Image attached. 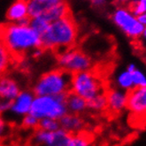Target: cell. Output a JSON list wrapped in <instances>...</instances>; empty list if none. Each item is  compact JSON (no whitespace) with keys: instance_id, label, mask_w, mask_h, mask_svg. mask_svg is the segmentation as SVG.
Returning <instances> with one entry per match:
<instances>
[{"instance_id":"cell-1","label":"cell","mask_w":146,"mask_h":146,"mask_svg":"<svg viewBox=\"0 0 146 146\" xmlns=\"http://www.w3.org/2000/svg\"><path fill=\"white\" fill-rule=\"evenodd\" d=\"M0 36L3 44L9 50L15 60L42 47L41 36L29 24L10 22L0 25Z\"/></svg>"},{"instance_id":"cell-2","label":"cell","mask_w":146,"mask_h":146,"mask_svg":"<svg viewBox=\"0 0 146 146\" xmlns=\"http://www.w3.org/2000/svg\"><path fill=\"white\" fill-rule=\"evenodd\" d=\"M78 40V25L71 13L50 22L47 31L41 36L42 48L58 53L74 47Z\"/></svg>"},{"instance_id":"cell-3","label":"cell","mask_w":146,"mask_h":146,"mask_svg":"<svg viewBox=\"0 0 146 146\" xmlns=\"http://www.w3.org/2000/svg\"><path fill=\"white\" fill-rule=\"evenodd\" d=\"M72 74L61 68L49 71L36 81L33 88L36 96L66 95L70 92Z\"/></svg>"},{"instance_id":"cell-4","label":"cell","mask_w":146,"mask_h":146,"mask_svg":"<svg viewBox=\"0 0 146 146\" xmlns=\"http://www.w3.org/2000/svg\"><path fill=\"white\" fill-rule=\"evenodd\" d=\"M106 85L97 70L90 69L72 74L70 91L85 100L106 93Z\"/></svg>"},{"instance_id":"cell-5","label":"cell","mask_w":146,"mask_h":146,"mask_svg":"<svg viewBox=\"0 0 146 146\" xmlns=\"http://www.w3.org/2000/svg\"><path fill=\"white\" fill-rule=\"evenodd\" d=\"M66 96H35L31 106L30 113L38 119L50 118L60 119L67 109L66 106Z\"/></svg>"},{"instance_id":"cell-6","label":"cell","mask_w":146,"mask_h":146,"mask_svg":"<svg viewBox=\"0 0 146 146\" xmlns=\"http://www.w3.org/2000/svg\"><path fill=\"white\" fill-rule=\"evenodd\" d=\"M111 21L132 40H139L146 36V27L137 21L136 16L127 6L117 7L111 13Z\"/></svg>"},{"instance_id":"cell-7","label":"cell","mask_w":146,"mask_h":146,"mask_svg":"<svg viewBox=\"0 0 146 146\" xmlns=\"http://www.w3.org/2000/svg\"><path fill=\"white\" fill-rule=\"evenodd\" d=\"M57 54L59 68L71 74L93 69L94 63L90 56L75 46L64 50Z\"/></svg>"},{"instance_id":"cell-8","label":"cell","mask_w":146,"mask_h":146,"mask_svg":"<svg viewBox=\"0 0 146 146\" xmlns=\"http://www.w3.org/2000/svg\"><path fill=\"white\" fill-rule=\"evenodd\" d=\"M72 135L62 128L52 132L36 128L34 130L32 142L36 146H70Z\"/></svg>"},{"instance_id":"cell-9","label":"cell","mask_w":146,"mask_h":146,"mask_svg":"<svg viewBox=\"0 0 146 146\" xmlns=\"http://www.w3.org/2000/svg\"><path fill=\"white\" fill-rule=\"evenodd\" d=\"M21 90L20 85L12 77L5 74L0 77V115L7 113Z\"/></svg>"},{"instance_id":"cell-10","label":"cell","mask_w":146,"mask_h":146,"mask_svg":"<svg viewBox=\"0 0 146 146\" xmlns=\"http://www.w3.org/2000/svg\"><path fill=\"white\" fill-rule=\"evenodd\" d=\"M136 118H143L146 113V88H134L127 92V108Z\"/></svg>"},{"instance_id":"cell-11","label":"cell","mask_w":146,"mask_h":146,"mask_svg":"<svg viewBox=\"0 0 146 146\" xmlns=\"http://www.w3.org/2000/svg\"><path fill=\"white\" fill-rule=\"evenodd\" d=\"M35 94L30 90H21L17 97L13 100L11 106L8 110L13 118L21 119L30 113L31 106L35 98Z\"/></svg>"},{"instance_id":"cell-12","label":"cell","mask_w":146,"mask_h":146,"mask_svg":"<svg viewBox=\"0 0 146 146\" xmlns=\"http://www.w3.org/2000/svg\"><path fill=\"white\" fill-rule=\"evenodd\" d=\"M106 110L111 113H121L127 108V92L118 88L106 90Z\"/></svg>"},{"instance_id":"cell-13","label":"cell","mask_w":146,"mask_h":146,"mask_svg":"<svg viewBox=\"0 0 146 146\" xmlns=\"http://www.w3.org/2000/svg\"><path fill=\"white\" fill-rule=\"evenodd\" d=\"M60 128L71 135L82 133L85 128V121L79 114L67 113L59 119Z\"/></svg>"},{"instance_id":"cell-14","label":"cell","mask_w":146,"mask_h":146,"mask_svg":"<svg viewBox=\"0 0 146 146\" xmlns=\"http://www.w3.org/2000/svg\"><path fill=\"white\" fill-rule=\"evenodd\" d=\"M6 17L10 22L15 23L30 19L29 17L27 0H15L8 9Z\"/></svg>"},{"instance_id":"cell-15","label":"cell","mask_w":146,"mask_h":146,"mask_svg":"<svg viewBox=\"0 0 146 146\" xmlns=\"http://www.w3.org/2000/svg\"><path fill=\"white\" fill-rule=\"evenodd\" d=\"M66 106L67 113L81 115L88 111L87 100L71 91L68 92L66 96Z\"/></svg>"},{"instance_id":"cell-16","label":"cell","mask_w":146,"mask_h":146,"mask_svg":"<svg viewBox=\"0 0 146 146\" xmlns=\"http://www.w3.org/2000/svg\"><path fill=\"white\" fill-rule=\"evenodd\" d=\"M71 13L70 7L68 4L65 1H62L57 5H54L50 6L49 9L42 15L44 19H46L49 22H53L55 21H58L63 17Z\"/></svg>"},{"instance_id":"cell-17","label":"cell","mask_w":146,"mask_h":146,"mask_svg":"<svg viewBox=\"0 0 146 146\" xmlns=\"http://www.w3.org/2000/svg\"><path fill=\"white\" fill-rule=\"evenodd\" d=\"M14 62L15 59L9 52V50L5 48L3 42L0 44V77L5 74L8 68Z\"/></svg>"},{"instance_id":"cell-18","label":"cell","mask_w":146,"mask_h":146,"mask_svg":"<svg viewBox=\"0 0 146 146\" xmlns=\"http://www.w3.org/2000/svg\"><path fill=\"white\" fill-rule=\"evenodd\" d=\"M116 85L118 89L124 90L126 92L134 89L135 87H134L133 79L130 72L125 70L121 74H119L118 76L116 77Z\"/></svg>"},{"instance_id":"cell-19","label":"cell","mask_w":146,"mask_h":146,"mask_svg":"<svg viewBox=\"0 0 146 146\" xmlns=\"http://www.w3.org/2000/svg\"><path fill=\"white\" fill-rule=\"evenodd\" d=\"M127 70L130 72L135 88H146V78L144 74L136 67L135 64H129Z\"/></svg>"},{"instance_id":"cell-20","label":"cell","mask_w":146,"mask_h":146,"mask_svg":"<svg viewBox=\"0 0 146 146\" xmlns=\"http://www.w3.org/2000/svg\"><path fill=\"white\" fill-rule=\"evenodd\" d=\"M88 110L94 111V113H101L106 110V94H100V95L93 98L87 101Z\"/></svg>"},{"instance_id":"cell-21","label":"cell","mask_w":146,"mask_h":146,"mask_svg":"<svg viewBox=\"0 0 146 146\" xmlns=\"http://www.w3.org/2000/svg\"><path fill=\"white\" fill-rule=\"evenodd\" d=\"M50 22H49L44 17H36L29 20V26L35 30L40 36H42L47 31Z\"/></svg>"},{"instance_id":"cell-22","label":"cell","mask_w":146,"mask_h":146,"mask_svg":"<svg viewBox=\"0 0 146 146\" xmlns=\"http://www.w3.org/2000/svg\"><path fill=\"white\" fill-rule=\"evenodd\" d=\"M38 128L44 131L52 132L56 131L60 128V124H59L58 119H50V118H44L39 119Z\"/></svg>"},{"instance_id":"cell-23","label":"cell","mask_w":146,"mask_h":146,"mask_svg":"<svg viewBox=\"0 0 146 146\" xmlns=\"http://www.w3.org/2000/svg\"><path fill=\"white\" fill-rule=\"evenodd\" d=\"M128 9H129L135 16L146 13V0H129Z\"/></svg>"},{"instance_id":"cell-24","label":"cell","mask_w":146,"mask_h":146,"mask_svg":"<svg viewBox=\"0 0 146 146\" xmlns=\"http://www.w3.org/2000/svg\"><path fill=\"white\" fill-rule=\"evenodd\" d=\"M70 146H92V143L90 137L82 132L72 135Z\"/></svg>"},{"instance_id":"cell-25","label":"cell","mask_w":146,"mask_h":146,"mask_svg":"<svg viewBox=\"0 0 146 146\" xmlns=\"http://www.w3.org/2000/svg\"><path fill=\"white\" fill-rule=\"evenodd\" d=\"M39 119L30 113L21 118V126L29 130H36L38 128Z\"/></svg>"},{"instance_id":"cell-26","label":"cell","mask_w":146,"mask_h":146,"mask_svg":"<svg viewBox=\"0 0 146 146\" xmlns=\"http://www.w3.org/2000/svg\"><path fill=\"white\" fill-rule=\"evenodd\" d=\"M8 132H9V125L2 115H0V139L4 138Z\"/></svg>"},{"instance_id":"cell-27","label":"cell","mask_w":146,"mask_h":146,"mask_svg":"<svg viewBox=\"0 0 146 146\" xmlns=\"http://www.w3.org/2000/svg\"><path fill=\"white\" fill-rule=\"evenodd\" d=\"M37 1L44 7L45 12H46L50 6H52L54 5H57L58 3H60V2L64 1V0H37Z\"/></svg>"},{"instance_id":"cell-28","label":"cell","mask_w":146,"mask_h":146,"mask_svg":"<svg viewBox=\"0 0 146 146\" xmlns=\"http://www.w3.org/2000/svg\"><path fill=\"white\" fill-rule=\"evenodd\" d=\"M137 18V21H138L141 24L143 25H146V14L145 13H143V14H139L136 16Z\"/></svg>"},{"instance_id":"cell-29","label":"cell","mask_w":146,"mask_h":146,"mask_svg":"<svg viewBox=\"0 0 146 146\" xmlns=\"http://www.w3.org/2000/svg\"><path fill=\"white\" fill-rule=\"evenodd\" d=\"M114 1L117 3V4H119V5H123V4H127L129 0H114Z\"/></svg>"},{"instance_id":"cell-30","label":"cell","mask_w":146,"mask_h":146,"mask_svg":"<svg viewBox=\"0 0 146 146\" xmlns=\"http://www.w3.org/2000/svg\"><path fill=\"white\" fill-rule=\"evenodd\" d=\"M0 146H4L3 142H2V139H0Z\"/></svg>"},{"instance_id":"cell-31","label":"cell","mask_w":146,"mask_h":146,"mask_svg":"<svg viewBox=\"0 0 146 146\" xmlns=\"http://www.w3.org/2000/svg\"><path fill=\"white\" fill-rule=\"evenodd\" d=\"M0 44H2V40H1V36H0Z\"/></svg>"}]
</instances>
